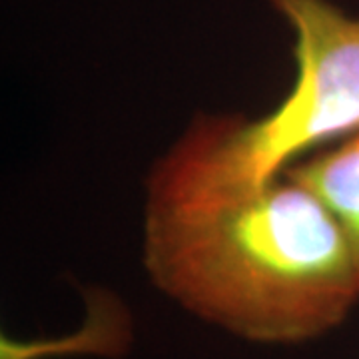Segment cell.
I'll list each match as a JSON object with an SVG mask.
<instances>
[{
    "mask_svg": "<svg viewBox=\"0 0 359 359\" xmlns=\"http://www.w3.org/2000/svg\"><path fill=\"white\" fill-rule=\"evenodd\" d=\"M142 259L180 308L252 344L313 341L359 304L344 231L283 172L245 188L146 184Z\"/></svg>",
    "mask_w": 359,
    "mask_h": 359,
    "instance_id": "cell-1",
    "label": "cell"
},
{
    "mask_svg": "<svg viewBox=\"0 0 359 359\" xmlns=\"http://www.w3.org/2000/svg\"><path fill=\"white\" fill-rule=\"evenodd\" d=\"M294 34L295 78L259 118L200 116L152 168L180 188H245L359 130V16L330 0H268Z\"/></svg>",
    "mask_w": 359,
    "mask_h": 359,
    "instance_id": "cell-2",
    "label": "cell"
},
{
    "mask_svg": "<svg viewBox=\"0 0 359 359\" xmlns=\"http://www.w3.org/2000/svg\"><path fill=\"white\" fill-rule=\"evenodd\" d=\"M283 174L316 194L330 210L359 271V130L302 156Z\"/></svg>",
    "mask_w": 359,
    "mask_h": 359,
    "instance_id": "cell-3",
    "label": "cell"
}]
</instances>
